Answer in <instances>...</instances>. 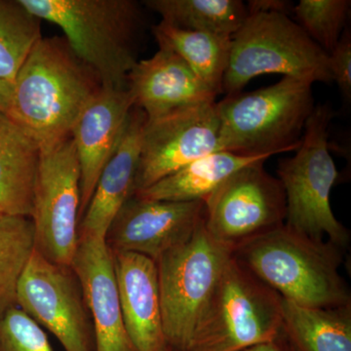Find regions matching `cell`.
Listing matches in <instances>:
<instances>
[{
  "label": "cell",
  "instance_id": "obj_32",
  "mask_svg": "<svg viewBox=\"0 0 351 351\" xmlns=\"http://www.w3.org/2000/svg\"><path fill=\"white\" fill-rule=\"evenodd\" d=\"M166 351H173V350H172V348H168V350H166Z\"/></svg>",
  "mask_w": 351,
  "mask_h": 351
},
{
  "label": "cell",
  "instance_id": "obj_13",
  "mask_svg": "<svg viewBox=\"0 0 351 351\" xmlns=\"http://www.w3.org/2000/svg\"><path fill=\"white\" fill-rule=\"evenodd\" d=\"M204 201L145 199L132 195L108 228L105 240L115 252L140 254L157 262L193 237Z\"/></svg>",
  "mask_w": 351,
  "mask_h": 351
},
{
  "label": "cell",
  "instance_id": "obj_23",
  "mask_svg": "<svg viewBox=\"0 0 351 351\" xmlns=\"http://www.w3.org/2000/svg\"><path fill=\"white\" fill-rule=\"evenodd\" d=\"M143 4L172 27L230 38L249 16L241 0H145Z\"/></svg>",
  "mask_w": 351,
  "mask_h": 351
},
{
  "label": "cell",
  "instance_id": "obj_10",
  "mask_svg": "<svg viewBox=\"0 0 351 351\" xmlns=\"http://www.w3.org/2000/svg\"><path fill=\"white\" fill-rule=\"evenodd\" d=\"M261 159L233 173L204 200L207 232L234 249L283 226L287 217L285 191Z\"/></svg>",
  "mask_w": 351,
  "mask_h": 351
},
{
  "label": "cell",
  "instance_id": "obj_18",
  "mask_svg": "<svg viewBox=\"0 0 351 351\" xmlns=\"http://www.w3.org/2000/svg\"><path fill=\"white\" fill-rule=\"evenodd\" d=\"M145 115L133 108L115 151L103 170L78 226V237L105 239L113 219L133 193Z\"/></svg>",
  "mask_w": 351,
  "mask_h": 351
},
{
  "label": "cell",
  "instance_id": "obj_9",
  "mask_svg": "<svg viewBox=\"0 0 351 351\" xmlns=\"http://www.w3.org/2000/svg\"><path fill=\"white\" fill-rule=\"evenodd\" d=\"M80 168L73 140L40 149L32 200L34 249L71 267L78 244Z\"/></svg>",
  "mask_w": 351,
  "mask_h": 351
},
{
  "label": "cell",
  "instance_id": "obj_17",
  "mask_svg": "<svg viewBox=\"0 0 351 351\" xmlns=\"http://www.w3.org/2000/svg\"><path fill=\"white\" fill-rule=\"evenodd\" d=\"M124 325L137 351H166L156 262L140 254L113 253Z\"/></svg>",
  "mask_w": 351,
  "mask_h": 351
},
{
  "label": "cell",
  "instance_id": "obj_22",
  "mask_svg": "<svg viewBox=\"0 0 351 351\" xmlns=\"http://www.w3.org/2000/svg\"><path fill=\"white\" fill-rule=\"evenodd\" d=\"M152 31L159 48L174 52L214 93H221L232 38L178 29L161 21Z\"/></svg>",
  "mask_w": 351,
  "mask_h": 351
},
{
  "label": "cell",
  "instance_id": "obj_5",
  "mask_svg": "<svg viewBox=\"0 0 351 351\" xmlns=\"http://www.w3.org/2000/svg\"><path fill=\"white\" fill-rule=\"evenodd\" d=\"M282 297L232 257L186 351H241L282 335Z\"/></svg>",
  "mask_w": 351,
  "mask_h": 351
},
{
  "label": "cell",
  "instance_id": "obj_21",
  "mask_svg": "<svg viewBox=\"0 0 351 351\" xmlns=\"http://www.w3.org/2000/svg\"><path fill=\"white\" fill-rule=\"evenodd\" d=\"M282 322L295 351H351V304L313 308L282 298Z\"/></svg>",
  "mask_w": 351,
  "mask_h": 351
},
{
  "label": "cell",
  "instance_id": "obj_4",
  "mask_svg": "<svg viewBox=\"0 0 351 351\" xmlns=\"http://www.w3.org/2000/svg\"><path fill=\"white\" fill-rule=\"evenodd\" d=\"M313 84L283 76L271 86L228 95L216 103L221 151L270 157L297 151L315 107Z\"/></svg>",
  "mask_w": 351,
  "mask_h": 351
},
{
  "label": "cell",
  "instance_id": "obj_19",
  "mask_svg": "<svg viewBox=\"0 0 351 351\" xmlns=\"http://www.w3.org/2000/svg\"><path fill=\"white\" fill-rule=\"evenodd\" d=\"M40 149L0 112V214L31 219Z\"/></svg>",
  "mask_w": 351,
  "mask_h": 351
},
{
  "label": "cell",
  "instance_id": "obj_6",
  "mask_svg": "<svg viewBox=\"0 0 351 351\" xmlns=\"http://www.w3.org/2000/svg\"><path fill=\"white\" fill-rule=\"evenodd\" d=\"M334 112L328 105L314 107L307 119L299 149L281 159L277 175L287 202L285 225L309 239L328 241L341 250L348 248L350 232L335 217L332 189L339 178L329 152V126Z\"/></svg>",
  "mask_w": 351,
  "mask_h": 351
},
{
  "label": "cell",
  "instance_id": "obj_30",
  "mask_svg": "<svg viewBox=\"0 0 351 351\" xmlns=\"http://www.w3.org/2000/svg\"><path fill=\"white\" fill-rule=\"evenodd\" d=\"M178 351V350H173ZM241 351H295L292 345L289 343L285 335L282 332L279 338L269 343H261V345L251 346Z\"/></svg>",
  "mask_w": 351,
  "mask_h": 351
},
{
  "label": "cell",
  "instance_id": "obj_31",
  "mask_svg": "<svg viewBox=\"0 0 351 351\" xmlns=\"http://www.w3.org/2000/svg\"><path fill=\"white\" fill-rule=\"evenodd\" d=\"M12 99V85L0 80V112H8Z\"/></svg>",
  "mask_w": 351,
  "mask_h": 351
},
{
  "label": "cell",
  "instance_id": "obj_27",
  "mask_svg": "<svg viewBox=\"0 0 351 351\" xmlns=\"http://www.w3.org/2000/svg\"><path fill=\"white\" fill-rule=\"evenodd\" d=\"M0 351H53L47 335L18 306L0 311Z\"/></svg>",
  "mask_w": 351,
  "mask_h": 351
},
{
  "label": "cell",
  "instance_id": "obj_28",
  "mask_svg": "<svg viewBox=\"0 0 351 351\" xmlns=\"http://www.w3.org/2000/svg\"><path fill=\"white\" fill-rule=\"evenodd\" d=\"M332 80L346 100L351 98V34L346 29L334 50L328 55Z\"/></svg>",
  "mask_w": 351,
  "mask_h": 351
},
{
  "label": "cell",
  "instance_id": "obj_33",
  "mask_svg": "<svg viewBox=\"0 0 351 351\" xmlns=\"http://www.w3.org/2000/svg\"><path fill=\"white\" fill-rule=\"evenodd\" d=\"M2 216H3V215L0 214V218H1Z\"/></svg>",
  "mask_w": 351,
  "mask_h": 351
},
{
  "label": "cell",
  "instance_id": "obj_29",
  "mask_svg": "<svg viewBox=\"0 0 351 351\" xmlns=\"http://www.w3.org/2000/svg\"><path fill=\"white\" fill-rule=\"evenodd\" d=\"M249 15L256 13H281L289 15L293 4L284 0H250L246 4Z\"/></svg>",
  "mask_w": 351,
  "mask_h": 351
},
{
  "label": "cell",
  "instance_id": "obj_26",
  "mask_svg": "<svg viewBox=\"0 0 351 351\" xmlns=\"http://www.w3.org/2000/svg\"><path fill=\"white\" fill-rule=\"evenodd\" d=\"M350 0H301L293 7L295 23L328 55L346 29Z\"/></svg>",
  "mask_w": 351,
  "mask_h": 351
},
{
  "label": "cell",
  "instance_id": "obj_15",
  "mask_svg": "<svg viewBox=\"0 0 351 351\" xmlns=\"http://www.w3.org/2000/svg\"><path fill=\"white\" fill-rule=\"evenodd\" d=\"M71 267L82 284L97 351H137L124 325L112 252L105 239L78 237Z\"/></svg>",
  "mask_w": 351,
  "mask_h": 351
},
{
  "label": "cell",
  "instance_id": "obj_16",
  "mask_svg": "<svg viewBox=\"0 0 351 351\" xmlns=\"http://www.w3.org/2000/svg\"><path fill=\"white\" fill-rule=\"evenodd\" d=\"M127 90L134 107L142 110L147 120L215 103L218 96L181 58L163 48L149 59L138 60L127 76Z\"/></svg>",
  "mask_w": 351,
  "mask_h": 351
},
{
  "label": "cell",
  "instance_id": "obj_7",
  "mask_svg": "<svg viewBox=\"0 0 351 351\" xmlns=\"http://www.w3.org/2000/svg\"><path fill=\"white\" fill-rule=\"evenodd\" d=\"M282 75L332 82L329 57L289 15L256 13L233 34L221 93H239L253 78Z\"/></svg>",
  "mask_w": 351,
  "mask_h": 351
},
{
  "label": "cell",
  "instance_id": "obj_3",
  "mask_svg": "<svg viewBox=\"0 0 351 351\" xmlns=\"http://www.w3.org/2000/svg\"><path fill=\"white\" fill-rule=\"evenodd\" d=\"M41 21L63 31L73 52L106 87L126 89L138 59L142 5L134 0H20Z\"/></svg>",
  "mask_w": 351,
  "mask_h": 351
},
{
  "label": "cell",
  "instance_id": "obj_20",
  "mask_svg": "<svg viewBox=\"0 0 351 351\" xmlns=\"http://www.w3.org/2000/svg\"><path fill=\"white\" fill-rule=\"evenodd\" d=\"M270 156H247L219 151L193 161L133 195L145 199L204 201L223 182L244 166Z\"/></svg>",
  "mask_w": 351,
  "mask_h": 351
},
{
  "label": "cell",
  "instance_id": "obj_2",
  "mask_svg": "<svg viewBox=\"0 0 351 351\" xmlns=\"http://www.w3.org/2000/svg\"><path fill=\"white\" fill-rule=\"evenodd\" d=\"M341 251L284 223L235 247L232 257L283 299L328 308L351 304L350 289L339 272Z\"/></svg>",
  "mask_w": 351,
  "mask_h": 351
},
{
  "label": "cell",
  "instance_id": "obj_25",
  "mask_svg": "<svg viewBox=\"0 0 351 351\" xmlns=\"http://www.w3.org/2000/svg\"><path fill=\"white\" fill-rule=\"evenodd\" d=\"M34 250L32 219L0 218V311L15 306L18 282Z\"/></svg>",
  "mask_w": 351,
  "mask_h": 351
},
{
  "label": "cell",
  "instance_id": "obj_8",
  "mask_svg": "<svg viewBox=\"0 0 351 351\" xmlns=\"http://www.w3.org/2000/svg\"><path fill=\"white\" fill-rule=\"evenodd\" d=\"M232 252L207 232L202 218L189 241L157 261L164 334L173 350H188L203 308Z\"/></svg>",
  "mask_w": 351,
  "mask_h": 351
},
{
  "label": "cell",
  "instance_id": "obj_14",
  "mask_svg": "<svg viewBox=\"0 0 351 351\" xmlns=\"http://www.w3.org/2000/svg\"><path fill=\"white\" fill-rule=\"evenodd\" d=\"M133 108L127 88L103 86L73 127L71 138L80 168V219L101 172L119 147Z\"/></svg>",
  "mask_w": 351,
  "mask_h": 351
},
{
  "label": "cell",
  "instance_id": "obj_24",
  "mask_svg": "<svg viewBox=\"0 0 351 351\" xmlns=\"http://www.w3.org/2000/svg\"><path fill=\"white\" fill-rule=\"evenodd\" d=\"M43 38L41 20L20 0H0V80L12 85Z\"/></svg>",
  "mask_w": 351,
  "mask_h": 351
},
{
  "label": "cell",
  "instance_id": "obj_1",
  "mask_svg": "<svg viewBox=\"0 0 351 351\" xmlns=\"http://www.w3.org/2000/svg\"><path fill=\"white\" fill-rule=\"evenodd\" d=\"M101 87L66 38H43L16 76L7 115L39 149H47L71 137L80 113Z\"/></svg>",
  "mask_w": 351,
  "mask_h": 351
},
{
  "label": "cell",
  "instance_id": "obj_11",
  "mask_svg": "<svg viewBox=\"0 0 351 351\" xmlns=\"http://www.w3.org/2000/svg\"><path fill=\"white\" fill-rule=\"evenodd\" d=\"M16 306L54 335L64 351H97L91 315L71 267L34 249L18 282Z\"/></svg>",
  "mask_w": 351,
  "mask_h": 351
},
{
  "label": "cell",
  "instance_id": "obj_12",
  "mask_svg": "<svg viewBox=\"0 0 351 351\" xmlns=\"http://www.w3.org/2000/svg\"><path fill=\"white\" fill-rule=\"evenodd\" d=\"M216 103L145 119L132 195L196 159L221 151Z\"/></svg>",
  "mask_w": 351,
  "mask_h": 351
}]
</instances>
